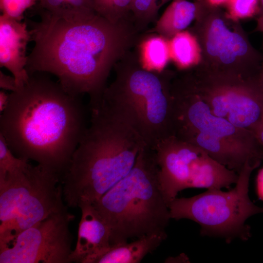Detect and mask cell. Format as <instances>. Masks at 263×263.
I'll use <instances>...</instances> for the list:
<instances>
[{
	"label": "cell",
	"mask_w": 263,
	"mask_h": 263,
	"mask_svg": "<svg viewBox=\"0 0 263 263\" xmlns=\"http://www.w3.org/2000/svg\"><path fill=\"white\" fill-rule=\"evenodd\" d=\"M154 150L161 188L169 206L179 191L188 188L195 165L204 150L174 135L161 141Z\"/></svg>",
	"instance_id": "30bf717a"
},
{
	"label": "cell",
	"mask_w": 263,
	"mask_h": 263,
	"mask_svg": "<svg viewBox=\"0 0 263 263\" xmlns=\"http://www.w3.org/2000/svg\"><path fill=\"white\" fill-rule=\"evenodd\" d=\"M257 28L260 31L263 32V14L260 15L258 20Z\"/></svg>",
	"instance_id": "f546056e"
},
{
	"label": "cell",
	"mask_w": 263,
	"mask_h": 263,
	"mask_svg": "<svg viewBox=\"0 0 263 263\" xmlns=\"http://www.w3.org/2000/svg\"><path fill=\"white\" fill-rule=\"evenodd\" d=\"M208 4L214 6H218L221 4H226L229 0H205Z\"/></svg>",
	"instance_id": "f1b7e54d"
},
{
	"label": "cell",
	"mask_w": 263,
	"mask_h": 263,
	"mask_svg": "<svg viewBox=\"0 0 263 263\" xmlns=\"http://www.w3.org/2000/svg\"><path fill=\"white\" fill-rule=\"evenodd\" d=\"M32 41L26 19L19 21L1 14L0 16V66L12 74L18 89L28 81L26 70L28 43Z\"/></svg>",
	"instance_id": "8fae6325"
},
{
	"label": "cell",
	"mask_w": 263,
	"mask_h": 263,
	"mask_svg": "<svg viewBox=\"0 0 263 263\" xmlns=\"http://www.w3.org/2000/svg\"><path fill=\"white\" fill-rule=\"evenodd\" d=\"M29 161L15 155L0 134V176L26 168Z\"/></svg>",
	"instance_id": "7402d4cb"
},
{
	"label": "cell",
	"mask_w": 263,
	"mask_h": 263,
	"mask_svg": "<svg viewBox=\"0 0 263 263\" xmlns=\"http://www.w3.org/2000/svg\"><path fill=\"white\" fill-rule=\"evenodd\" d=\"M260 15L263 14V0H260Z\"/></svg>",
	"instance_id": "1f68e13d"
},
{
	"label": "cell",
	"mask_w": 263,
	"mask_h": 263,
	"mask_svg": "<svg viewBox=\"0 0 263 263\" xmlns=\"http://www.w3.org/2000/svg\"><path fill=\"white\" fill-rule=\"evenodd\" d=\"M261 162H247L238 173L235 187L228 191L207 189L191 197H176L169 206L170 218L194 221L200 225L202 236L222 237L228 243L235 238L247 240L251 232L246 221L263 213V207L255 205L248 195L251 173Z\"/></svg>",
	"instance_id": "8992f818"
},
{
	"label": "cell",
	"mask_w": 263,
	"mask_h": 263,
	"mask_svg": "<svg viewBox=\"0 0 263 263\" xmlns=\"http://www.w3.org/2000/svg\"><path fill=\"white\" fill-rule=\"evenodd\" d=\"M78 207L81 209V217L71 261L92 263L110 247V228L92 204L81 202Z\"/></svg>",
	"instance_id": "4fadbf2b"
},
{
	"label": "cell",
	"mask_w": 263,
	"mask_h": 263,
	"mask_svg": "<svg viewBox=\"0 0 263 263\" xmlns=\"http://www.w3.org/2000/svg\"><path fill=\"white\" fill-rule=\"evenodd\" d=\"M29 75L10 94L0 134L15 155L62 178L87 128L81 96L70 94L47 73Z\"/></svg>",
	"instance_id": "7a4b0ae2"
},
{
	"label": "cell",
	"mask_w": 263,
	"mask_h": 263,
	"mask_svg": "<svg viewBox=\"0 0 263 263\" xmlns=\"http://www.w3.org/2000/svg\"><path fill=\"white\" fill-rule=\"evenodd\" d=\"M172 0H132L130 19L139 32L157 19L158 12L165 4Z\"/></svg>",
	"instance_id": "d6986e66"
},
{
	"label": "cell",
	"mask_w": 263,
	"mask_h": 263,
	"mask_svg": "<svg viewBox=\"0 0 263 263\" xmlns=\"http://www.w3.org/2000/svg\"><path fill=\"white\" fill-rule=\"evenodd\" d=\"M170 58L181 70H187L199 64L201 49L195 36L183 31L169 40Z\"/></svg>",
	"instance_id": "ac0fdd59"
},
{
	"label": "cell",
	"mask_w": 263,
	"mask_h": 263,
	"mask_svg": "<svg viewBox=\"0 0 263 263\" xmlns=\"http://www.w3.org/2000/svg\"><path fill=\"white\" fill-rule=\"evenodd\" d=\"M195 37L202 60L220 71L249 68L258 65L261 57L241 31L217 7L198 0Z\"/></svg>",
	"instance_id": "ba28073f"
},
{
	"label": "cell",
	"mask_w": 263,
	"mask_h": 263,
	"mask_svg": "<svg viewBox=\"0 0 263 263\" xmlns=\"http://www.w3.org/2000/svg\"><path fill=\"white\" fill-rule=\"evenodd\" d=\"M198 11V1L172 0L156 21L152 32L169 40L186 29L196 19Z\"/></svg>",
	"instance_id": "2e32d148"
},
{
	"label": "cell",
	"mask_w": 263,
	"mask_h": 263,
	"mask_svg": "<svg viewBox=\"0 0 263 263\" xmlns=\"http://www.w3.org/2000/svg\"><path fill=\"white\" fill-rule=\"evenodd\" d=\"M138 45L137 56L141 66L150 71H164L170 58L169 40L159 35H152Z\"/></svg>",
	"instance_id": "e0dca14e"
},
{
	"label": "cell",
	"mask_w": 263,
	"mask_h": 263,
	"mask_svg": "<svg viewBox=\"0 0 263 263\" xmlns=\"http://www.w3.org/2000/svg\"><path fill=\"white\" fill-rule=\"evenodd\" d=\"M257 140L263 148V113L262 116L252 130Z\"/></svg>",
	"instance_id": "484cf974"
},
{
	"label": "cell",
	"mask_w": 263,
	"mask_h": 263,
	"mask_svg": "<svg viewBox=\"0 0 263 263\" xmlns=\"http://www.w3.org/2000/svg\"><path fill=\"white\" fill-rule=\"evenodd\" d=\"M167 236L147 235L128 242L111 244L109 249L92 263H139L149 253L156 249Z\"/></svg>",
	"instance_id": "9a60e30c"
},
{
	"label": "cell",
	"mask_w": 263,
	"mask_h": 263,
	"mask_svg": "<svg viewBox=\"0 0 263 263\" xmlns=\"http://www.w3.org/2000/svg\"><path fill=\"white\" fill-rule=\"evenodd\" d=\"M238 176L234 170L220 163L204 150L196 163L188 188H228L236 183Z\"/></svg>",
	"instance_id": "5bb4252c"
},
{
	"label": "cell",
	"mask_w": 263,
	"mask_h": 263,
	"mask_svg": "<svg viewBox=\"0 0 263 263\" xmlns=\"http://www.w3.org/2000/svg\"><path fill=\"white\" fill-rule=\"evenodd\" d=\"M115 77L103 95L122 107L152 149L173 135L172 75L148 71L130 51L114 65Z\"/></svg>",
	"instance_id": "5b68a950"
},
{
	"label": "cell",
	"mask_w": 263,
	"mask_h": 263,
	"mask_svg": "<svg viewBox=\"0 0 263 263\" xmlns=\"http://www.w3.org/2000/svg\"><path fill=\"white\" fill-rule=\"evenodd\" d=\"M256 183L258 195L260 199L263 200V168L259 171Z\"/></svg>",
	"instance_id": "4316f807"
},
{
	"label": "cell",
	"mask_w": 263,
	"mask_h": 263,
	"mask_svg": "<svg viewBox=\"0 0 263 263\" xmlns=\"http://www.w3.org/2000/svg\"><path fill=\"white\" fill-rule=\"evenodd\" d=\"M26 19L34 45L28 55L29 75L56 76L69 93L99 100L115 64L134 44L138 33L131 20L112 23L96 13L59 15L38 10Z\"/></svg>",
	"instance_id": "6da1fadb"
},
{
	"label": "cell",
	"mask_w": 263,
	"mask_h": 263,
	"mask_svg": "<svg viewBox=\"0 0 263 263\" xmlns=\"http://www.w3.org/2000/svg\"><path fill=\"white\" fill-rule=\"evenodd\" d=\"M260 81L262 82L263 81V62L262 64L260 73L259 77Z\"/></svg>",
	"instance_id": "4dcf8cb0"
},
{
	"label": "cell",
	"mask_w": 263,
	"mask_h": 263,
	"mask_svg": "<svg viewBox=\"0 0 263 263\" xmlns=\"http://www.w3.org/2000/svg\"><path fill=\"white\" fill-rule=\"evenodd\" d=\"M228 16L233 20L245 19L260 13V0H229Z\"/></svg>",
	"instance_id": "603a6c76"
},
{
	"label": "cell",
	"mask_w": 263,
	"mask_h": 263,
	"mask_svg": "<svg viewBox=\"0 0 263 263\" xmlns=\"http://www.w3.org/2000/svg\"><path fill=\"white\" fill-rule=\"evenodd\" d=\"M132 1V0H92L96 13L113 23L131 19Z\"/></svg>",
	"instance_id": "44dd1931"
},
{
	"label": "cell",
	"mask_w": 263,
	"mask_h": 263,
	"mask_svg": "<svg viewBox=\"0 0 263 263\" xmlns=\"http://www.w3.org/2000/svg\"><path fill=\"white\" fill-rule=\"evenodd\" d=\"M228 106L226 119L236 127L252 132L263 113V86L260 80H225Z\"/></svg>",
	"instance_id": "7c38bea8"
},
{
	"label": "cell",
	"mask_w": 263,
	"mask_h": 263,
	"mask_svg": "<svg viewBox=\"0 0 263 263\" xmlns=\"http://www.w3.org/2000/svg\"><path fill=\"white\" fill-rule=\"evenodd\" d=\"M38 10L56 14L96 13L92 0H39Z\"/></svg>",
	"instance_id": "ffe728a7"
},
{
	"label": "cell",
	"mask_w": 263,
	"mask_h": 263,
	"mask_svg": "<svg viewBox=\"0 0 263 263\" xmlns=\"http://www.w3.org/2000/svg\"><path fill=\"white\" fill-rule=\"evenodd\" d=\"M39 0H0L1 15L22 21L26 11L38 4Z\"/></svg>",
	"instance_id": "cb8c5ba5"
},
{
	"label": "cell",
	"mask_w": 263,
	"mask_h": 263,
	"mask_svg": "<svg viewBox=\"0 0 263 263\" xmlns=\"http://www.w3.org/2000/svg\"><path fill=\"white\" fill-rule=\"evenodd\" d=\"M262 85H263V81L262 82Z\"/></svg>",
	"instance_id": "d6a6232c"
},
{
	"label": "cell",
	"mask_w": 263,
	"mask_h": 263,
	"mask_svg": "<svg viewBox=\"0 0 263 263\" xmlns=\"http://www.w3.org/2000/svg\"><path fill=\"white\" fill-rule=\"evenodd\" d=\"M92 204L110 228L111 244L152 234L167 236L171 218L155 150L143 148L130 171Z\"/></svg>",
	"instance_id": "277c9868"
},
{
	"label": "cell",
	"mask_w": 263,
	"mask_h": 263,
	"mask_svg": "<svg viewBox=\"0 0 263 263\" xmlns=\"http://www.w3.org/2000/svg\"><path fill=\"white\" fill-rule=\"evenodd\" d=\"M87 127L61 178L68 207L94 204L133 168L148 146L129 114L101 99L90 107Z\"/></svg>",
	"instance_id": "3957f363"
},
{
	"label": "cell",
	"mask_w": 263,
	"mask_h": 263,
	"mask_svg": "<svg viewBox=\"0 0 263 263\" xmlns=\"http://www.w3.org/2000/svg\"><path fill=\"white\" fill-rule=\"evenodd\" d=\"M10 94L7 93L4 90L0 91V113H2L9 102Z\"/></svg>",
	"instance_id": "83f0119b"
},
{
	"label": "cell",
	"mask_w": 263,
	"mask_h": 263,
	"mask_svg": "<svg viewBox=\"0 0 263 263\" xmlns=\"http://www.w3.org/2000/svg\"><path fill=\"white\" fill-rule=\"evenodd\" d=\"M61 177L30 164L0 176V239L15 236L63 208Z\"/></svg>",
	"instance_id": "52a82bcc"
},
{
	"label": "cell",
	"mask_w": 263,
	"mask_h": 263,
	"mask_svg": "<svg viewBox=\"0 0 263 263\" xmlns=\"http://www.w3.org/2000/svg\"><path fill=\"white\" fill-rule=\"evenodd\" d=\"M0 87L3 90L13 92L18 90L16 80L13 76L8 75L0 71Z\"/></svg>",
	"instance_id": "d4e9b609"
},
{
	"label": "cell",
	"mask_w": 263,
	"mask_h": 263,
	"mask_svg": "<svg viewBox=\"0 0 263 263\" xmlns=\"http://www.w3.org/2000/svg\"><path fill=\"white\" fill-rule=\"evenodd\" d=\"M74 216L66 205L18 234L0 240V263H71Z\"/></svg>",
	"instance_id": "9c48e42d"
}]
</instances>
